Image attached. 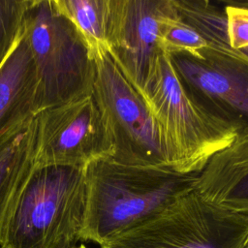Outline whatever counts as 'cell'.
Returning <instances> with one entry per match:
<instances>
[{
  "instance_id": "obj_5",
  "label": "cell",
  "mask_w": 248,
  "mask_h": 248,
  "mask_svg": "<svg viewBox=\"0 0 248 248\" xmlns=\"http://www.w3.org/2000/svg\"><path fill=\"white\" fill-rule=\"evenodd\" d=\"M248 214L216 204L195 189L101 248H241Z\"/></svg>"
},
{
  "instance_id": "obj_1",
  "label": "cell",
  "mask_w": 248,
  "mask_h": 248,
  "mask_svg": "<svg viewBox=\"0 0 248 248\" xmlns=\"http://www.w3.org/2000/svg\"><path fill=\"white\" fill-rule=\"evenodd\" d=\"M86 203L79 240L100 246L154 217L194 189L197 173L129 165L110 157L84 168Z\"/></svg>"
},
{
  "instance_id": "obj_16",
  "label": "cell",
  "mask_w": 248,
  "mask_h": 248,
  "mask_svg": "<svg viewBox=\"0 0 248 248\" xmlns=\"http://www.w3.org/2000/svg\"><path fill=\"white\" fill-rule=\"evenodd\" d=\"M31 0H0V66L20 37Z\"/></svg>"
},
{
  "instance_id": "obj_19",
  "label": "cell",
  "mask_w": 248,
  "mask_h": 248,
  "mask_svg": "<svg viewBox=\"0 0 248 248\" xmlns=\"http://www.w3.org/2000/svg\"><path fill=\"white\" fill-rule=\"evenodd\" d=\"M241 248H248V232H247V234L245 236V239H244V241L242 243V247Z\"/></svg>"
},
{
  "instance_id": "obj_13",
  "label": "cell",
  "mask_w": 248,
  "mask_h": 248,
  "mask_svg": "<svg viewBox=\"0 0 248 248\" xmlns=\"http://www.w3.org/2000/svg\"><path fill=\"white\" fill-rule=\"evenodd\" d=\"M85 40L93 58L108 52L110 0H53Z\"/></svg>"
},
{
  "instance_id": "obj_10",
  "label": "cell",
  "mask_w": 248,
  "mask_h": 248,
  "mask_svg": "<svg viewBox=\"0 0 248 248\" xmlns=\"http://www.w3.org/2000/svg\"><path fill=\"white\" fill-rule=\"evenodd\" d=\"M38 78L23 32L0 66V146L38 113Z\"/></svg>"
},
{
  "instance_id": "obj_3",
  "label": "cell",
  "mask_w": 248,
  "mask_h": 248,
  "mask_svg": "<svg viewBox=\"0 0 248 248\" xmlns=\"http://www.w3.org/2000/svg\"><path fill=\"white\" fill-rule=\"evenodd\" d=\"M140 94L156 123L168 167L176 172H200L236 137L232 128L204 113L191 100L165 52Z\"/></svg>"
},
{
  "instance_id": "obj_18",
  "label": "cell",
  "mask_w": 248,
  "mask_h": 248,
  "mask_svg": "<svg viewBox=\"0 0 248 248\" xmlns=\"http://www.w3.org/2000/svg\"><path fill=\"white\" fill-rule=\"evenodd\" d=\"M76 244H73V243H69V242H63V243H60L59 245H57L56 247L54 248H74Z\"/></svg>"
},
{
  "instance_id": "obj_9",
  "label": "cell",
  "mask_w": 248,
  "mask_h": 248,
  "mask_svg": "<svg viewBox=\"0 0 248 248\" xmlns=\"http://www.w3.org/2000/svg\"><path fill=\"white\" fill-rule=\"evenodd\" d=\"M173 0H110L108 54L141 93L159 56L161 25Z\"/></svg>"
},
{
  "instance_id": "obj_8",
  "label": "cell",
  "mask_w": 248,
  "mask_h": 248,
  "mask_svg": "<svg viewBox=\"0 0 248 248\" xmlns=\"http://www.w3.org/2000/svg\"><path fill=\"white\" fill-rule=\"evenodd\" d=\"M35 166L85 168L111 157L112 143L93 93L35 116Z\"/></svg>"
},
{
  "instance_id": "obj_22",
  "label": "cell",
  "mask_w": 248,
  "mask_h": 248,
  "mask_svg": "<svg viewBox=\"0 0 248 248\" xmlns=\"http://www.w3.org/2000/svg\"><path fill=\"white\" fill-rule=\"evenodd\" d=\"M247 3H248V2H247Z\"/></svg>"
},
{
  "instance_id": "obj_7",
  "label": "cell",
  "mask_w": 248,
  "mask_h": 248,
  "mask_svg": "<svg viewBox=\"0 0 248 248\" xmlns=\"http://www.w3.org/2000/svg\"><path fill=\"white\" fill-rule=\"evenodd\" d=\"M191 100L207 115L232 128L248 130V57L229 46L208 45L198 55L168 54Z\"/></svg>"
},
{
  "instance_id": "obj_21",
  "label": "cell",
  "mask_w": 248,
  "mask_h": 248,
  "mask_svg": "<svg viewBox=\"0 0 248 248\" xmlns=\"http://www.w3.org/2000/svg\"><path fill=\"white\" fill-rule=\"evenodd\" d=\"M241 52H242L243 54H245V55L248 57V49H247V50H242Z\"/></svg>"
},
{
  "instance_id": "obj_20",
  "label": "cell",
  "mask_w": 248,
  "mask_h": 248,
  "mask_svg": "<svg viewBox=\"0 0 248 248\" xmlns=\"http://www.w3.org/2000/svg\"><path fill=\"white\" fill-rule=\"evenodd\" d=\"M74 248H87V247H86L84 244H80V245H78H78H75Z\"/></svg>"
},
{
  "instance_id": "obj_14",
  "label": "cell",
  "mask_w": 248,
  "mask_h": 248,
  "mask_svg": "<svg viewBox=\"0 0 248 248\" xmlns=\"http://www.w3.org/2000/svg\"><path fill=\"white\" fill-rule=\"evenodd\" d=\"M173 2L180 18L192 26L208 45L229 46L224 7H218L206 0Z\"/></svg>"
},
{
  "instance_id": "obj_12",
  "label": "cell",
  "mask_w": 248,
  "mask_h": 248,
  "mask_svg": "<svg viewBox=\"0 0 248 248\" xmlns=\"http://www.w3.org/2000/svg\"><path fill=\"white\" fill-rule=\"evenodd\" d=\"M34 119L0 146V236L13 205L35 167Z\"/></svg>"
},
{
  "instance_id": "obj_4",
  "label": "cell",
  "mask_w": 248,
  "mask_h": 248,
  "mask_svg": "<svg viewBox=\"0 0 248 248\" xmlns=\"http://www.w3.org/2000/svg\"><path fill=\"white\" fill-rule=\"evenodd\" d=\"M23 32L38 78V112L93 93L94 58L53 0H31Z\"/></svg>"
},
{
  "instance_id": "obj_2",
  "label": "cell",
  "mask_w": 248,
  "mask_h": 248,
  "mask_svg": "<svg viewBox=\"0 0 248 248\" xmlns=\"http://www.w3.org/2000/svg\"><path fill=\"white\" fill-rule=\"evenodd\" d=\"M86 203L84 168L35 166L10 212L0 248L77 244Z\"/></svg>"
},
{
  "instance_id": "obj_15",
  "label": "cell",
  "mask_w": 248,
  "mask_h": 248,
  "mask_svg": "<svg viewBox=\"0 0 248 248\" xmlns=\"http://www.w3.org/2000/svg\"><path fill=\"white\" fill-rule=\"evenodd\" d=\"M207 46L208 43L180 18L173 2L172 11L164 18L161 25V49L167 54L185 52L198 55Z\"/></svg>"
},
{
  "instance_id": "obj_17",
  "label": "cell",
  "mask_w": 248,
  "mask_h": 248,
  "mask_svg": "<svg viewBox=\"0 0 248 248\" xmlns=\"http://www.w3.org/2000/svg\"><path fill=\"white\" fill-rule=\"evenodd\" d=\"M229 46L235 51L248 49V3L224 6Z\"/></svg>"
},
{
  "instance_id": "obj_6",
  "label": "cell",
  "mask_w": 248,
  "mask_h": 248,
  "mask_svg": "<svg viewBox=\"0 0 248 248\" xmlns=\"http://www.w3.org/2000/svg\"><path fill=\"white\" fill-rule=\"evenodd\" d=\"M93 96L104 117L114 161L168 167L159 132L141 94L130 83L108 52L94 57Z\"/></svg>"
},
{
  "instance_id": "obj_11",
  "label": "cell",
  "mask_w": 248,
  "mask_h": 248,
  "mask_svg": "<svg viewBox=\"0 0 248 248\" xmlns=\"http://www.w3.org/2000/svg\"><path fill=\"white\" fill-rule=\"evenodd\" d=\"M194 189L216 204L248 214V130L209 159Z\"/></svg>"
}]
</instances>
